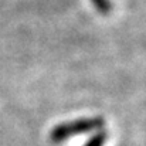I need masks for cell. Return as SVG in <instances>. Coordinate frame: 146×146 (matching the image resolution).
<instances>
[{
  "label": "cell",
  "mask_w": 146,
  "mask_h": 146,
  "mask_svg": "<svg viewBox=\"0 0 146 146\" xmlns=\"http://www.w3.org/2000/svg\"><path fill=\"white\" fill-rule=\"evenodd\" d=\"M104 125H105V119L102 116L80 118V119H74L70 122H61L51 129L50 141L52 143H61L74 136L99 131L104 128Z\"/></svg>",
  "instance_id": "cell-1"
},
{
  "label": "cell",
  "mask_w": 146,
  "mask_h": 146,
  "mask_svg": "<svg viewBox=\"0 0 146 146\" xmlns=\"http://www.w3.org/2000/svg\"><path fill=\"white\" fill-rule=\"evenodd\" d=\"M106 141H108V132L104 129H99L85 142L84 146H104Z\"/></svg>",
  "instance_id": "cell-3"
},
{
  "label": "cell",
  "mask_w": 146,
  "mask_h": 146,
  "mask_svg": "<svg viewBox=\"0 0 146 146\" xmlns=\"http://www.w3.org/2000/svg\"><path fill=\"white\" fill-rule=\"evenodd\" d=\"M90 1L92 3L95 10L102 16H108L113 10V4H112L111 0H90Z\"/></svg>",
  "instance_id": "cell-2"
}]
</instances>
